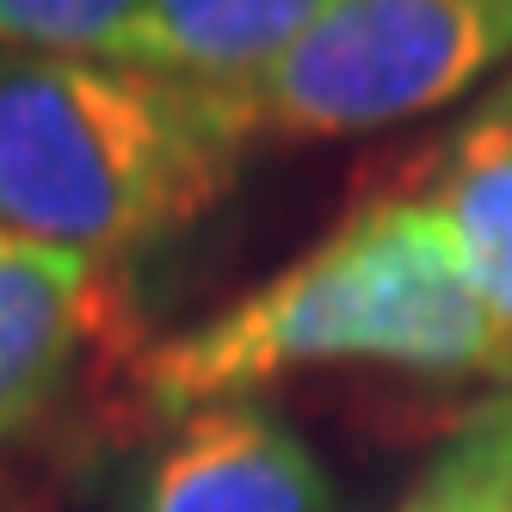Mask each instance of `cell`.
<instances>
[{"label":"cell","instance_id":"cell-1","mask_svg":"<svg viewBox=\"0 0 512 512\" xmlns=\"http://www.w3.org/2000/svg\"><path fill=\"white\" fill-rule=\"evenodd\" d=\"M309 371L512 377V334L469 284L451 229L420 192L358 204L235 303L142 346L130 401L161 426Z\"/></svg>","mask_w":512,"mask_h":512},{"label":"cell","instance_id":"cell-2","mask_svg":"<svg viewBox=\"0 0 512 512\" xmlns=\"http://www.w3.org/2000/svg\"><path fill=\"white\" fill-rule=\"evenodd\" d=\"M253 155L198 81L0 50V235L118 266L210 216Z\"/></svg>","mask_w":512,"mask_h":512},{"label":"cell","instance_id":"cell-3","mask_svg":"<svg viewBox=\"0 0 512 512\" xmlns=\"http://www.w3.org/2000/svg\"><path fill=\"white\" fill-rule=\"evenodd\" d=\"M512 68V0H334L260 75L210 87L253 142H334L408 124Z\"/></svg>","mask_w":512,"mask_h":512},{"label":"cell","instance_id":"cell-4","mask_svg":"<svg viewBox=\"0 0 512 512\" xmlns=\"http://www.w3.org/2000/svg\"><path fill=\"white\" fill-rule=\"evenodd\" d=\"M112 512H358L272 401H210L161 420L112 482Z\"/></svg>","mask_w":512,"mask_h":512},{"label":"cell","instance_id":"cell-5","mask_svg":"<svg viewBox=\"0 0 512 512\" xmlns=\"http://www.w3.org/2000/svg\"><path fill=\"white\" fill-rule=\"evenodd\" d=\"M112 297V266L0 235V438L50 414Z\"/></svg>","mask_w":512,"mask_h":512},{"label":"cell","instance_id":"cell-6","mask_svg":"<svg viewBox=\"0 0 512 512\" xmlns=\"http://www.w3.org/2000/svg\"><path fill=\"white\" fill-rule=\"evenodd\" d=\"M334 0H142L105 62L229 87L278 62Z\"/></svg>","mask_w":512,"mask_h":512},{"label":"cell","instance_id":"cell-7","mask_svg":"<svg viewBox=\"0 0 512 512\" xmlns=\"http://www.w3.org/2000/svg\"><path fill=\"white\" fill-rule=\"evenodd\" d=\"M420 198L451 229L469 284L512 334V75H500L457 118Z\"/></svg>","mask_w":512,"mask_h":512},{"label":"cell","instance_id":"cell-8","mask_svg":"<svg viewBox=\"0 0 512 512\" xmlns=\"http://www.w3.org/2000/svg\"><path fill=\"white\" fill-rule=\"evenodd\" d=\"M395 512H512V395L475 401L426 451Z\"/></svg>","mask_w":512,"mask_h":512},{"label":"cell","instance_id":"cell-9","mask_svg":"<svg viewBox=\"0 0 512 512\" xmlns=\"http://www.w3.org/2000/svg\"><path fill=\"white\" fill-rule=\"evenodd\" d=\"M142 0H0V50L13 56H112Z\"/></svg>","mask_w":512,"mask_h":512},{"label":"cell","instance_id":"cell-10","mask_svg":"<svg viewBox=\"0 0 512 512\" xmlns=\"http://www.w3.org/2000/svg\"><path fill=\"white\" fill-rule=\"evenodd\" d=\"M0 512H50V500L31 488H0Z\"/></svg>","mask_w":512,"mask_h":512}]
</instances>
